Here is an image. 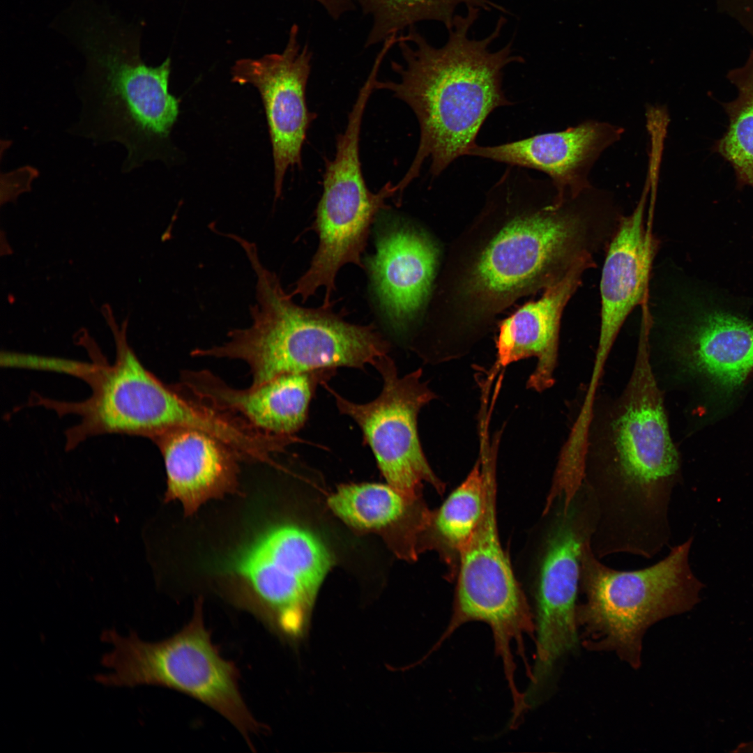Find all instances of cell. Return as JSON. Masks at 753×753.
<instances>
[{
	"instance_id": "30bf717a",
	"label": "cell",
	"mask_w": 753,
	"mask_h": 753,
	"mask_svg": "<svg viewBox=\"0 0 753 753\" xmlns=\"http://www.w3.org/2000/svg\"><path fill=\"white\" fill-rule=\"evenodd\" d=\"M496 461L481 462L484 474V506L479 524L459 556L452 614L432 651L461 625L481 621L492 632L495 652L501 658L505 677L515 678L511 652L515 641L526 667L524 636L534 637V616L515 578L500 541L496 517Z\"/></svg>"
},
{
	"instance_id": "7402d4cb",
	"label": "cell",
	"mask_w": 753,
	"mask_h": 753,
	"mask_svg": "<svg viewBox=\"0 0 753 753\" xmlns=\"http://www.w3.org/2000/svg\"><path fill=\"white\" fill-rule=\"evenodd\" d=\"M329 508L344 523L358 530L379 531L404 519H429V511L390 485L350 484L340 486L328 500Z\"/></svg>"
},
{
	"instance_id": "ac0fdd59",
	"label": "cell",
	"mask_w": 753,
	"mask_h": 753,
	"mask_svg": "<svg viewBox=\"0 0 753 753\" xmlns=\"http://www.w3.org/2000/svg\"><path fill=\"white\" fill-rule=\"evenodd\" d=\"M623 131L611 123L590 120L562 131L495 146L476 144L467 155L545 173L555 190V201L562 202L592 187L588 175L593 164Z\"/></svg>"
},
{
	"instance_id": "8fae6325",
	"label": "cell",
	"mask_w": 753,
	"mask_h": 753,
	"mask_svg": "<svg viewBox=\"0 0 753 753\" xmlns=\"http://www.w3.org/2000/svg\"><path fill=\"white\" fill-rule=\"evenodd\" d=\"M314 533L277 525L241 549L231 568L246 584V605L271 632L292 643L307 630L319 590L333 564Z\"/></svg>"
},
{
	"instance_id": "484cf974",
	"label": "cell",
	"mask_w": 753,
	"mask_h": 753,
	"mask_svg": "<svg viewBox=\"0 0 753 753\" xmlns=\"http://www.w3.org/2000/svg\"><path fill=\"white\" fill-rule=\"evenodd\" d=\"M1 357V363L5 366L61 372L82 379L91 367V363L15 352L2 353Z\"/></svg>"
},
{
	"instance_id": "277c9868",
	"label": "cell",
	"mask_w": 753,
	"mask_h": 753,
	"mask_svg": "<svg viewBox=\"0 0 753 753\" xmlns=\"http://www.w3.org/2000/svg\"><path fill=\"white\" fill-rule=\"evenodd\" d=\"M255 273L257 302L250 307L252 324L231 330L229 340L196 356L245 361L259 386L282 374L347 367L373 365L390 350L389 342L373 325L346 321L332 303L316 308L296 304L278 277L261 262L254 243L237 236Z\"/></svg>"
},
{
	"instance_id": "ffe728a7",
	"label": "cell",
	"mask_w": 753,
	"mask_h": 753,
	"mask_svg": "<svg viewBox=\"0 0 753 753\" xmlns=\"http://www.w3.org/2000/svg\"><path fill=\"white\" fill-rule=\"evenodd\" d=\"M437 258L434 243L413 229H393L377 239L367 268L381 308L395 330H405L423 307Z\"/></svg>"
},
{
	"instance_id": "52a82bcc",
	"label": "cell",
	"mask_w": 753,
	"mask_h": 753,
	"mask_svg": "<svg viewBox=\"0 0 753 753\" xmlns=\"http://www.w3.org/2000/svg\"><path fill=\"white\" fill-rule=\"evenodd\" d=\"M100 639L112 646L101 659L111 671L97 674V683L116 687L160 686L185 694L225 717L252 748L250 737L261 732L262 725L241 694L238 669L212 642L200 600L188 623L165 639L146 641L135 632L123 636L114 629L103 631Z\"/></svg>"
},
{
	"instance_id": "8992f818",
	"label": "cell",
	"mask_w": 753,
	"mask_h": 753,
	"mask_svg": "<svg viewBox=\"0 0 753 753\" xmlns=\"http://www.w3.org/2000/svg\"><path fill=\"white\" fill-rule=\"evenodd\" d=\"M694 536L670 549L656 563L618 570L595 556L590 542L580 554L576 620L580 643L593 651L615 653L633 669L641 664L643 638L655 623L687 612L705 587L689 563Z\"/></svg>"
},
{
	"instance_id": "d6986e66",
	"label": "cell",
	"mask_w": 753,
	"mask_h": 753,
	"mask_svg": "<svg viewBox=\"0 0 753 753\" xmlns=\"http://www.w3.org/2000/svg\"><path fill=\"white\" fill-rule=\"evenodd\" d=\"M595 266L594 260L579 264L561 280L544 289L540 298L524 304L501 322L495 370L533 357L537 363L527 388L542 393L554 385L563 312L581 286L584 272Z\"/></svg>"
},
{
	"instance_id": "4fadbf2b",
	"label": "cell",
	"mask_w": 753,
	"mask_h": 753,
	"mask_svg": "<svg viewBox=\"0 0 753 753\" xmlns=\"http://www.w3.org/2000/svg\"><path fill=\"white\" fill-rule=\"evenodd\" d=\"M100 312L114 340L116 356L112 364L85 328L75 335L92 358V368L83 379L91 388L90 396L72 402L33 395L29 402L61 416H79V422L66 433L68 449L93 436L123 434L151 439L155 433L158 402L164 383L143 365L128 344V317L119 325L108 303L102 305Z\"/></svg>"
},
{
	"instance_id": "9c48e42d",
	"label": "cell",
	"mask_w": 753,
	"mask_h": 753,
	"mask_svg": "<svg viewBox=\"0 0 753 753\" xmlns=\"http://www.w3.org/2000/svg\"><path fill=\"white\" fill-rule=\"evenodd\" d=\"M369 98L367 93H358L346 128L337 136L335 155L326 162L323 192L312 225L319 236L318 248L290 294L301 296L303 302L324 287L322 304L330 305L339 270L347 264L365 268L360 257L370 226L376 215L388 208L386 201L397 194L390 181L377 192H371L363 176L360 135Z\"/></svg>"
},
{
	"instance_id": "83f0119b",
	"label": "cell",
	"mask_w": 753,
	"mask_h": 753,
	"mask_svg": "<svg viewBox=\"0 0 753 753\" xmlns=\"http://www.w3.org/2000/svg\"><path fill=\"white\" fill-rule=\"evenodd\" d=\"M557 499H558V498H557ZM555 500H556V499H555ZM565 502H566V501H565ZM568 502H569V501H568ZM552 503H553V502H552ZM567 503H568V502H567ZM552 503H551V504H552ZM551 504H550V505H551ZM545 506L547 507V506H549V505H546L545 504Z\"/></svg>"
},
{
	"instance_id": "5bb4252c",
	"label": "cell",
	"mask_w": 753,
	"mask_h": 753,
	"mask_svg": "<svg viewBox=\"0 0 753 753\" xmlns=\"http://www.w3.org/2000/svg\"><path fill=\"white\" fill-rule=\"evenodd\" d=\"M373 366L382 377L383 388L379 395L368 403L351 402L327 383L323 386L334 397L340 412L351 418L360 428L388 485L413 501L420 500L424 483L442 494L446 485L429 466L418 430L420 409L436 395L421 381V369L400 377L387 354L379 357Z\"/></svg>"
},
{
	"instance_id": "5b68a950",
	"label": "cell",
	"mask_w": 753,
	"mask_h": 753,
	"mask_svg": "<svg viewBox=\"0 0 753 753\" xmlns=\"http://www.w3.org/2000/svg\"><path fill=\"white\" fill-rule=\"evenodd\" d=\"M87 40L86 69L76 89L82 109L69 132L96 144L123 146V173L147 161L168 160L180 102L169 91L170 58L147 66L137 45L117 38L100 43L95 36Z\"/></svg>"
},
{
	"instance_id": "ba28073f",
	"label": "cell",
	"mask_w": 753,
	"mask_h": 753,
	"mask_svg": "<svg viewBox=\"0 0 753 753\" xmlns=\"http://www.w3.org/2000/svg\"><path fill=\"white\" fill-rule=\"evenodd\" d=\"M747 301L706 281L676 289L648 336L655 378L676 368L727 390L740 386L753 371V319Z\"/></svg>"
},
{
	"instance_id": "6da1fadb",
	"label": "cell",
	"mask_w": 753,
	"mask_h": 753,
	"mask_svg": "<svg viewBox=\"0 0 753 753\" xmlns=\"http://www.w3.org/2000/svg\"><path fill=\"white\" fill-rule=\"evenodd\" d=\"M681 480L664 391L639 337L624 389L614 398L596 395L591 414L582 482L597 509L593 549L602 556L660 554L671 540L669 507Z\"/></svg>"
},
{
	"instance_id": "e0dca14e",
	"label": "cell",
	"mask_w": 753,
	"mask_h": 753,
	"mask_svg": "<svg viewBox=\"0 0 753 753\" xmlns=\"http://www.w3.org/2000/svg\"><path fill=\"white\" fill-rule=\"evenodd\" d=\"M634 211L624 215L606 251L602 270L600 326L594 367L603 369L618 333L633 309L647 296L660 242L645 222L651 181Z\"/></svg>"
},
{
	"instance_id": "3957f363",
	"label": "cell",
	"mask_w": 753,
	"mask_h": 753,
	"mask_svg": "<svg viewBox=\"0 0 753 753\" xmlns=\"http://www.w3.org/2000/svg\"><path fill=\"white\" fill-rule=\"evenodd\" d=\"M480 9L470 6L456 14L441 47L432 45L413 26L398 35L402 63L393 61L396 81H379L375 89L390 91L413 111L420 128V140L407 172L395 184L398 194L419 175L430 159L429 173L439 176L452 162L476 145V138L489 115L496 108L512 105L503 90V70L524 63L510 41L491 50L506 22L501 17L494 30L482 38L470 31Z\"/></svg>"
},
{
	"instance_id": "7c38bea8",
	"label": "cell",
	"mask_w": 753,
	"mask_h": 753,
	"mask_svg": "<svg viewBox=\"0 0 753 753\" xmlns=\"http://www.w3.org/2000/svg\"><path fill=\"white\" fill-rule=\"evenodd\" d=\"M545 521L534 581L535 668L550 674L580 643L576 620L580 554L597 522L595 501L583 482L571 500L556 499L542 512Z\"/></svg>"
},
{
	"instance_id": "9a60e30c",
	"label": "cell",
	"mask_w": 753,
	"mask_h": 753,
	"mask_svg": "<svg viewBox=\"0 0 753 753\" xmlns=\"http://www.w3.org/2000/svg\"><path fill=\"white\" fill-rule=\"evenodd\" d=\"M298 36L294 24L282 52L241 59L231 69L233 82L251 84L260 94L272 146L275 199L281 196L288 169L302 167L303 146L317 116L306 99L312 52L307 43L301 46Z\"/></svg>"
},
{
	"instance_id": "4316f807",
	"label": "cell",
	"mask_w": 753,
	"mask_h": 753,
	"mask_svg": "<svg viewBox=\"0 0 753 753\" xmlns=\"http://www.w3.org/2000/svg\"><path fill=\"white\" fill-rule=\"evenodd\" d=\"M319 3L328 15L338 20L344 15L356 9L354 0H312Z\"/></svg>"
},
{
	"instance_id": "2e32d148",
	"label": "cell",
	"mask_w": 753,
	"mask_h": 753,
	"mask_svg": "<svg viewBox=\"0 0 753 753\" xmlns=\"http://www.w3.org/2000/svg\"><path fill=\"white\" fill-rule=\"evenodd\" d=\"M335 369L280 375L259 386L237 389L209 371H188L179 386L183 394L217 409L241 416L255 428L271 434L294 435L305 425L310 403L319 385Z\"/></svg>"
},
{
	"instance_id": "44dd1931",
	"label": "cell",
	"mask_w": 753,
	"mask_h": 753,
	"mask_svg": "<svg viewBox=\"0 0 753 753\" xmlns=\"http://www.w3.org/2000/svg\"><path fill=\"white\" fill-rule=\"evenodd\" d=\"M152 441L164 460L165 500L178 501L185 514L191 515L207 501L234 491L239 458L215 436L183 427L166 431Z\"/></svg>"
},
{
	"instance_id": "cb8c5ba5",
	"label": "cell",
	"mask_w": 753,
	"mask_h": 753,
	"mask_svg": "<svg viewBox=\"0 0 753 753\" xmlns=\"http://www.w3.org/2000/svg\"><path fill=\"white\" fill-rule=\"evenodd\" d=\"M362 12L370 17V29L365 47L384 42L416 23L436 21L450 27L460 6L490 11L505 10L491 0H354Z\"/></svg>"
},
{
	"instance_id": "d4e9b609",
	"label": "cell",
	"mask_w": 753,
	"mask_h": 753,
	"mask_svg": "<svg viewBox=\"0 0 753 753\" xmlns=\"http://www.w3.org/2000/svg\"><path fill=\"white\" fill-rule=\"evenodd\" d=\"M729 78L737 96L722 103L729 123L713 150L730 164L739 188L753 189V65L732 72Z\"/></svg>"
},
{
	"instance_id": "7a4b0ae2",
	"label": "cell",
	"mask_w": 753,
	"mask_h": 753,
	"mask_svg": "<svg viewBox=\"0 0 753 753\" xmlns=\"http://www.w3.org/2000/svg\"><path fill=\"white\" fill-rule=\"evenodd\" d=\"M543 183L509 166L486 208L496 224L457 277V317L468 326L492 318L517 298L545 289L607 249L623 213L609 192L593 187L556 202Z\"/></svg>"
},
{
	"instance_id": "603a6c76",
	"label": "cell",
	"mask_w": 753,
	"mask_h": 753,
	"mask_svg": "<svg viewBox=\"0 0 753 753\" xmlns=\"http://www.w3.org/2000/svg\"><path fill=\"white\" fill-rule=\"evenodd\" d=\"M484 494V474L478 459L462 482L432 512L426 535H429L430 547L452 568V576L457 572L461 552L481 519Z\"/></svg>"
}]
</instances>
